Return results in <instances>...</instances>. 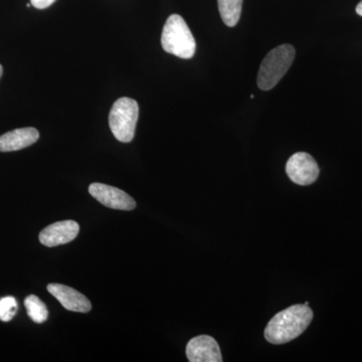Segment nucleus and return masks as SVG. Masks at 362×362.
<instances>
[{"mask_svg": "<svg viewBox=\"0 0 362 362\" xmlns=\"http://www.w3.org/2000/svg\"><path fill=\"white\" fill-rule=\"evenodd\" d=\"M313 312L305 304L293 305L276 314L266 326L265 338L272 344H284L299 337L308 328Z\"/></svg>", "mask_w": 362, "mask_h": 362, "instance_id": "f257e3e1", "label": "nucleus"}, {"mask_svg": "<svg viewBox=\"0 0 362 362\" xmlns=\"http://www.w3.org/2000/svg\"><path fill=\"white\" fill-rule=\"evenodd\" d=\"M161 45L164 51L180 59H192L197 44L185 21L178 14L169 16L162 30Z\"/></svg>", "mask_w": 362, "mask_h": 362, "instance_id": "f03ea898", "label": "nucleus"}, {"mask_svg": "<svg viewBox=\"0 0 362 362\" xmlns=\"http://www.w3.org/2000/svg\"><path fill=\"white\" fill-rule=\"evenodd\" d=\"M294 47L291 45H279L265 57L259 66L258 86L259 89L270 90L282 80L295 59Z\"/></svg>", "mask_w": 362, "mask_h": 362, "instance_id": "7ed1b4c3", "label": "nucleus"}, {"mask_svg": "<svg viewBox=\"0 0 362 362\" xmlns=\"http://www.w3.org/2000/svg\"><path fill=\"white\" fill-rule=\"evenodd\" d=\"M139 116L137 102L131 98H120L112 106L109 125L118 141L131 142L134 138L136 124Z\"/></svg>", "mask_w": 362, "mask_h": 362, "instance_id": "20e7f679", "label": "nucleus"}, {"mask_svg": "<svg viewBox=\"0 0 362 362\" xmlns=\"http://www.w3.org/2000/svg\"><path fill=\"white\" fill-rule=\"evenodd\" d=\"M288 177L299 185H310L319 175V168L313 157L306 152H298L286 164Z\"/></svg>", "mask_w": 362, "mask_h": 362, "instance_id": "39448f33", "label": "nucleus"}, {"mask_svg": "<svg viewBox=\"0 0 362 362\" xmlns=\"http://www.w3.org/2000/svg\"><path fill=\"white\" fill-rule=\"evenodd\" d=\"M90 194L103 206L120 211H132L136 202L129 194L119 188L103 183H92L89 187Z\"/></svg>", "mask_w": 362, "mask_h": 362, "instance_id": "423d86ee", "label": "nucleus"}, {"mask_svg": "<svg viewBox=\"0 0 362 362\" xmlns=\"http://www.w3.org/2000/svg\"><path fill=\"white\" fill-rule=\"evenodd\" d=\"M187 356L190 362L223 361L218 342L209 335L192 338L187 346Z\"/></svg>", "mask_w": 362, "mask_h": 362, "instance_id": "0eeeda50", "label": "nucleus"}, {"mask_svg": "<svg viewBox=\"0 0 362 362\" xmlns=\"http://www.w3.org/2000/svg\"><path fill=\"white\" fill-rule=\"evenodd\" d=\"M80 226L75 221H63L47 226L40 233V242L44 246L56 247L68 244L77 238Z\"/></svg>", "mask_w": 362, "mask_h": 362, "instance_id": "6e6552de", "label": "nucleus"}, {"mask_svg": "<svg viewBox=\"0 0 362 362\" xmlns=\"http://www.w3.org/2000/svg\"><path fill=\"white\" fill-rule=\"evenodd\" d=\"M47 288V291L51 293L66 310L88 313L92 309V305L88 298L69 286L49 284Z\"/></svg>", "mask_w": 362, "mask_h": 362, "instance_id": "1a4fd4ad", "label": "nucleus"}, {"mask_svg": "<svg viewBox=\"0 0 362 362\" xmlns=\"http://www.w3.org/2000/svg\"><path fill=\"white\" fill-rule=\"evenodd\" d=\"M39 131L33 127L9 131L0 136V152L18 151L35 144L39 140Z\"/></svg>", "mask_w": 362, "mask_h": 362, "instance_id": "9d476101", "label": "nucleus"}, {"mask_svg": "<svg viewBox=\"0 0 362 362\" xmlns=\"http://www.w3.org/2000/svg\"><path fill=\"white\" fill-rule=\"evenodd\" d=\"M218 11L226 25L233 28L239 23L243 0H218Z\"/></svg>", "mask_w": 362, "mask_h": 362, "instance_id": "9b49d317", "label": "nucleus"}, {"mask_svg": "<svg viewBox=\"0 0 362 362\" xmlns=\"http://www.w3.org/2000/svg\"><path fill=\"white\" fill-rule=\"evenodd\" d=\"M25 306L28 315L32 319L33 322L44 323L49 317V311L44 302L39 297L35 295L26 297L25 300Z\"/></svg>", "mask_w": 362, "mask_h": 362, "instance_id": "f8f14e48", "label": "nucleus"}, {"mask_svg": "<svg viewBox=\"0 0 362 362\" xmlns=\"http://www.w3.org/2000/svg\"><path fill=\"white\" fill-rule=\"evenodd\" d=\"M18 312V302L13 297L8 296L0 299V320L8 322Z\"/></svg>", "mask_w": 362, "mask_h": 362, "instance_id": "ddd939ff", "label": "nucleus"}, {"mask_svg": "<svg viewBox=\"0 0 362 362\" xmlns=\"http://www.w3.org/2000/svg\"><path fill=\"white\" fill-rule=\"evenodd\" d=\"M56 0H30V4L33 7L37 9H45L51 6Z\"/></svg>", "mask_w": 362, "mask_h": 362, "instance_id": "4468645a", "label": "nucleus"}, {"mask_svg": "<svg viewBox=\"0 0 362 362\" xmlns=\"http://www.w3.org/2000/svg\"><path fill=\"white\" fill-rule=\"evenodd\" d=\"M356 13L362 16V0L359 2L358 6H356Z\"/></svg>", "mask_w": 362, "mask_h": 362, "instance_id": "2eb2a0df", "label": "nucleus"}, {"mask_svg": "<svg viewBox=\"0 0 362 362\" xmlns=\"http://www.w3.org/2000/svg\"><path fill=\"white\" fill-rule=\"evenodd\" d=\"M2 74H4V68L0 65V78H1Z\"/></svg>", "mask_w": 362, "mask_h": 362, "instance_id": "dca6fc26", "label": "nucleus"}, {"mask_svg": "<svg viewBox=\"0 0 362 362\" xmlns=\"http://www.w3.org/2000/svg\"><path fill=\"white\" fill-rule=\"evenodd\" d=\"M30 6H32V4H26V7H30Z\"/></svg>", "mask_w": 362, "mask_h": 362, "instance_id": "f3484780", "label": "nucleus"}]
</instances>
